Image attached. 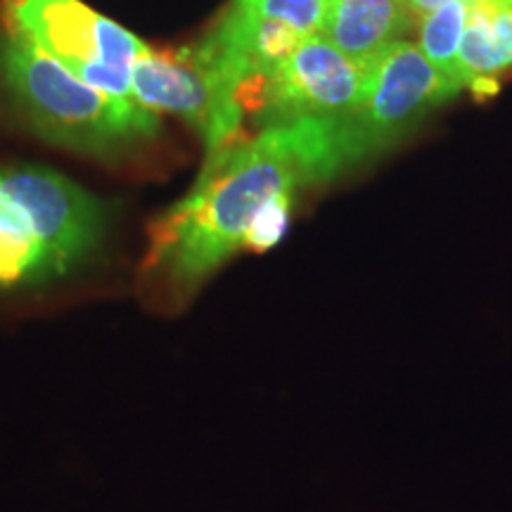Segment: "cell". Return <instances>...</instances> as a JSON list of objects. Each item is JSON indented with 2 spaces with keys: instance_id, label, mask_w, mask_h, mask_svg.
<instances>
[{
  "instance_id": "6da1fadb",
  "label": "cell",
  "mask_w": 512,
  "mask_h": 512,
  "mask_svg": "<svg viewBox=\"0 0 512 512\" xmlns=\"http://www.w3.org/2000/svg\"><path fill=\"white\" fill-rule=\"evenodd\" d=\"M354 169L339 117L273 124L209 152L200 176L147 226L136 292L150 311L174 316L240 252L256 216L283 192L328 185Z\"/></svg>"
},
{
  "instance_id": "7a4b0ae2",
  "label": "cell",
  "mask_w": 512,
  "mask_h": 512,
  "mask_svg": "<svg viewBox=\"0 0 512 512\" xmlns=\"http://www.w3.org/2000/svg\"><path fill=\"white\" fill-rule=\"evenodd\" d=\"M112 204L46 166H0V304H38L105 264Z\"/></svg>"
},
{
  "instance_id": "3957f363",
  "label": "cell",
  "mask_w": 512,
  "mask_h": 512,
  "mask_svg": "<svg viewBox=\"0 0 512 512\" xmlns=\"http://www.w3.org/2000/svg\"><path fill=\"white\" fill-rule=\"evenodd\" d=\"M0 88L38 136L88 157H121L162 128L150 107L95 91L8 29L0 34Z\"/></svg>"
},
{
  "instance_id": "277c9868",
  "label": "cell",
  "mask_w": 512,
  "mask_h": 512,
  "mask_svg": "<svg viewBox=\"0 0 512 512\" xmlns=\"http://www.w3.org/2000/svg\"><path fill=\"white\" fill-rule=\"evenodd\" d=\"M5 29L114 98H133L128 69L150 53L136 34L81 0H0Z\"/></svg>"
},
{
  "instance_id": "5b68a950",
  "label": "cell",
  "mask_w": 512,
  "mask_h": 512,
  "mask_svg": "<svg viewBox=\"0 0 512 512\" xmlns=\"http://www.w3.org/2000/svg\"><path fill=\"white\" fill-rule=\"evenodd\" d=\"M458 93V88L432 67L415 43H394L368 62L366 91L356 110L339 117V131L351 166L363 164L399 143L422 117Z\"/></svg>"
},
{
  "instance_id": "8992f818",
  "label": "cell",
  "mask_w": 512,
  "mask_h": 512,
  "mask_svg": "<svg viewBox=\"0 0 512 512\" xmlns=\"http://www.w3.org/2000/svg\"><path fill=\"white\" fill-rule=\"evenodd\" d=\"M368 81V64L337 50L323 34H311L261 88L254 114L268 126L306 117L354 112Z\"/></svg>"
},
{
  "instance_id": "52a82bcc",
  "label": "cell",
  "mask_w": 512,
  "mask_h": 512,
  "mask_svg": "<svg viewBox=\"0 0 512 512\" xmlns=\"http://www.w3.org/2000/svg\"><path fill=\"white\" fill-rule=\"evenodd\" d=\"M131 93L152 112H169L200 133L209 152L242 138V117L223 102L211 76L188 48L162 55L150 50L128 69Z\"/></svg>"
},
{
  "instance_id": "ba28073f",
  "label": "cell",
  "mask_w": 512,
  "mask_h": 512,
  "mask_svg": "<svg viewBox=\"0 0 512 512\" xmlns=\"http://www.w3.org/2000/svg\"><path fill=\"white\" fill-rule=\"evenodd\" d=\"M413 27L403 0H330L320 34L354 62L368 64Z\"/></svg>"
},
{
  "instance_id": "9c48e42d",
  "label": "cell",
  "mask_w": 512,
  "mask_h": 512,
  "mask_svg": "<svg viewBox=\"0 0 512 512\" xmlns=\"http://www.w3.org/2000/svg\"><path fill=\"white\" fill-rule=\"evenodd\" d=\"M458 60L465 88L477 95L496 93V76L512 69V0H467Z\"/></svg>"
},
{
  "instance_id": "30bf717a",
  "label": "cell",
  "mask_w": 512,
  "mask_h": 512,
  "mask_svg": "<svg viewBox=\"0 0 512 512\" xmlns=\"http://www.w3.org/2000/svg\"><path fill=\"white\" fill-rule=\"evenodd\" d=\"M467 22V0L446 3L422 17L420 22V50L437 72L448 83L463 91L465 76L460 69V41Z\"/></svg>"
},
{
  "instance_id": "8fae6325",
  "label": "cell",
  "mask_w": 512,
  "mask_h": 512,
  "mask_svg": "<svg viewBox=\"0 0 512 512\" xmlns=\"http://www.w3.org/2000/svg\"><path fill=\"white\" fill-rule=\"evenodd\" d=\"M254 15L283 22L302 36L320 34L330 0H235Z\"/></svg>"
},
{
  "instance_id": "7c38bea8",
  "label": "cell",
  "mask_w": 512,
  "mask_h": 512,
  "mask_svg": "<svg viewBox=\"0 0 512 512\" xmlns=\"http://www.w3.org/2000/svg\"><path fill=\"white\" fill-rule=\"evenodd\" d=\"M403 3H406V8L411 10L413 17L422 19L425 15H430L432 10H437L446 3H456V0H403Z\"/></svg>"
}]
</instances>
